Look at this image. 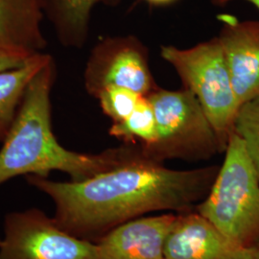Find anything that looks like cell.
Wrapping results in <instances>:
<instances>
[{
    "instance_id": "obj_20",
    "label": "cell",
    "mask_w": 259,
    "mask_h": 259,
    "mask_svg": "<svg viewBox=\"0 0 259 259\" xmlns=\"http://www.w3.org/2000/svg\"><path fill=\"white\" fill-rule=\"evenodd\" d=\"M247 259H259V247H257V248H250L248 258Z\"/></svg>"
},
{
    "instance_id": "obj_18",
    "label": "cell",
    "mask_w": 259,
    "mask_h": 259,
    "mask_svg": "<svg viewBox=\"0 0 259 259\" xmlns=\"http://www.w3.org/2000/svg\"><path fill=\"white\" fill-rule=\"evenodd\" d=\"M234 1V0H210V3L216 6V7H224L228 5L230 2ZM247 2H250L252 5H254L257 9L259 10V0H245Z\"/></svg>"
},
{
    "instance_id": "obj_1",
    "label": "cell",
    "mask_w": 259,
    "mask_h": 259,
    "mask_svg": "<svg viewBox=\"0 0 259 259\" xmlns=\"http://www.w3.org/2000/svg\"><path fill=\"white\" fill-rule=\"evenodd\" d=\"M220 165L167 168L140 157L83 182H57L30 175L28 184L55 204L65 232L96 243L124 223L154 212L194 210L208 194Z\"/></svg>"
},
{
    "instance_id": "obj_6",
    "label": "cell",
    "mask_w": 259,
    "mask_h": 259,
    "mask_svg": "<svg viewBox=\"0 0 259 259\" xmlns=\"http://www.w3.org/2000/svg\"><path fill=\"white\" fill-rule=\"evenodd\" d=\"M0 259H98L97 245L65 232L37 207L7 213Z\"/></svg>"
},
{
    "instance_id": "obj_7",
    "label": "cell",
    "mask_w": 259,
    "mask_h": 259,
    "mask_svg": "<svg viewBox=\"0 0 259 259\" xmlns=\"http://www.w3.org/2000/svg\"><path fill=\"white\" fill-rule=\"evenodd\" d=\"M83 85L93 98L110 87L143 96L159 88L150 68L148 48L134 35L105 37L94 46L84 67Z\"/></svg>"
},
{
    "instance_id": "obj_10",
    "label": "cell",
    "mask_w": 259,
    "mask_h": 259,
    "mask_svg": "<svg viewBox=\"0 0 259 259\" xmlns=\"http://www.w3.org/2000/svg\"><path fill=\"white\" fill-rule=\"evenodd\" d=\"M176 214L142 216L114 228L96 242L98 259H164Z\"/></svg>"
},
{
    "instance_id": "obj_16",
    "label": "cell",
    "mask_w": 259,
    "mask_h": 259,
    "mask_svg": "<svg viewBox=\"0 0 259 259\" xmlns=\"http://www.w3.org/2000/svg\"><path fill=\"white\" fill-rule=\"evenodd\" d=\"M144 97L129 89L110 87L105 89L95 98L98 100L103 112L111 118L112 123L126 119Z\"/></svg>"
},
{
    "instance_id": "obj_13",
    "label": "cell",
    "mask_w": 259,
    "mask_h": 259,
    "mask_svg": "<svg viewBox=\"0 0 259 259\" xmlns=\"http://www.w3.org/2000/svg\"><path fill=\"white\" fill-rule=\"evenodd\" d=\"M52 58L39 52L20 66L0 71V142L9 134L29 83Z\"/></svg>"
},
{
    "instance_id": "obj_15",
    "label": "cell",
    "mask_w": 259,
    "mask_h": 259,
    "mask_svg": "<svg viewBox=\"0 0 259 259\" xmlns=\"http://www.w3.org/2000/svg\"><path fill=\"white\" fill-rule=\"evenodd\" d=\"M233 133L243 141L259 177V95L241 105L235 116Z\"/></svg>"
},
{
    "instance_id": "obj_21",
    "label": "cell",
    "mask_w": 259,
    "mask_h": 259,
    "mask_svg": "<svg viewBox=\"0 0 259 259\" xmlns=\"http://www.w3.org/2000/svg\"><path fill=\"white\" fill-rule=\"evenodd\" d=\"M0 240H1V238H0Z\"/></svg>"
},
{
    "instance_id": "obj_12",
    "label": "cell",
    "mask_w": 259,
    "mask_h": 259,
    "mask_svg": "<svg viewBox=\"0 0 259 259\" xmlns=\"http://www.w3.org/2000/svg\"><path fill=\"white\" fill-rule=\"evenodd\" d=\"M121 0H45V13L61 45L82 48L85 45L93 10L103 4L115 7Z\"/></svg>"
},
{
    "instance_id": "obj_11",
    "label": "cell",
    "mask_w": 259,
    "mask_h": 259,
    "mask_svg": "<svg viewBox=\"0 0 259 259\" xmlns=\"http://www.w3.org/2000/svg\"><path fill=\"white\" fill-rule=\"evenodd\" d=\"M45 16V0H0V38L32 53L42 52Z\"/></svg>"
},
{
    "instance_id": "obj_17",
    "label": "cell",
    "mask_w": 259,
    "mask_h": 259,
    "mask_svg": "<svg viewBox=\"0 0 259 259\" xmlns=\"http://www.w3.org/2000/svg\"><path fill=\"white\" fill-rule=\"evenodd\" d=\"M35 54L0 38V71L20 66Z\"/></svg>"
},
{
    "instance_id": "obj_5",
    "label": "cell",
    "mask_w": 259,
    "mask_h": 259,
    "mask_svg": "<svg viewBox=\"0 0 259 259\" xmlns=\"http://www.w3.org/2000/svg\"><path fill=\"white\" fill-rule=\"evenodd\" d=\"M159 53L203 107L225 153L240 106L218 37L189 48L161 46Z\"/></svg>"
},
{
    "instance_id": "obj_2",
    "label": "cell",
    "mask_w": 259,
    "mask_h": 259,
    "mask_svg": "<svg viewBox=\"0 0 259 259\" xmlns=\"http://www.w3.org/2000/svg\"><path fill=\"white\" fill-rule=\"evenodd\" d=\"M56 79L52 58L37 73L20 104L19 112L0 149V185L19 176L46 177L63 172L72 182H83L123 165L143 153L138 145L122 144L97 154L65 148L56 139L51 119V92Z\"/></svg>"
},
{
    "instance_id": "obj_9",
    "label": "cell",
    "mask_w": 259,
    "mask_h": 259,
    "mask_svg": "<svg viewBox=\"0 0 259 259\" xmlns=\"http://www.w3.org/2000/svg\"><path fill=\"white\" fill-rule=\"evenodd\" d=\"M242 248L196 210L177 213L167 235L164 259H247Z\"/></svg>"
},
{
    "instance_id": "obj_8",
    "label": "cell",
    "mask_w": 259,
    "mask_h": 259,
    "mask_svg": "<svg viewBox=\"0 0 259 259\" xmlns=\"http://www.w3.org/2000/svg\"><path fill=\"white\" fill-rule=\"evenodd\" d=\"M218 34L239 106L259 95V21L221 16Z\"/></svg>"
},
{
    "instance_id": "obj_3",
    "label": "cell",
    "mask_w": 259,
    "mask_h": 259,
    "mask_svg": "<svg viewBox=\"0 0 259 259\" xmlns=\"http://www.w3.org/2000/svg\"><path fill=\"white\" fill-rule=\"evenodd\" d=\"M212 186L195 210L235 245L259 247V177L240 138L232 133Z\"/></svg>"
},
{
    "instance_id": "obj_19",
    "label": "cell",
    "mask_w": 259,
    "mask_h": 259,
    "mask_svg": "<svg viewBox=\"0 0 259 259\" xmlns=\"http://www.w3.org/2000/svg\"><path fill=\"white\" fill-rule=\"evenodd\" d=\"M142 1L146 2L148 5L153 7H164L175 3L178 0H142Z\"/></svg>"
},
{
    "instance_id": "obj_4",
    "label": "cell",
    "mask_w": 259,
    "mask_h": 259,
    "mask_svg": "<svg viewBox=\"0 0 259 259\" xmlns=\"http://www.w3.org/2000/svg\"><path fill=\"white\" fill-rule=\"evenodd\" d=\"M147 98L156 113V141L141 149L144 157L157 163L179 159L206 161L224 154L222 146L203 107L190 91L158 88Z\"/></svg>"
},
{
    "instance_id": "obj_14",
    "label": "cell",
    "mask_w": 259,
    "mask_h": 259,
    "mask_svg": "<svg viewBox=\"0 0 259 259\" xmlns=\"http://www.w3.org/2000/svg\"><path fill=\"white\" fill-rule=\"evenodd\" d=\"M109 134L124 144L138 145L140 149L152 145L157 139V119L147 96L142 97L126 119L112 123Z\"/></svg>"
}]
</instances>
